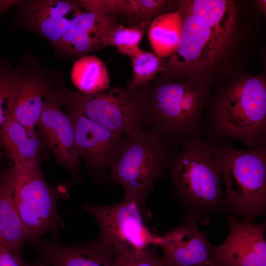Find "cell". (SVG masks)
I'll return each instance as SVG.
<instances>
[{"instance_id": "10", "label": "cell", "mask_w": 266, "mask_h": 266, "mask_svg": "<svg viewBox=\"0 0 266 266\" xmlns=\"http://www.w3.org/2000/svg\"><path fill=\"white\" fill-rule=\"evenodd\" d=\"M11 27L37 34L54 47L76 13L77 0H20Z\"/></svg>"}, {"instance_id": "27", "label": "cell", "mask_w": 266, "mask_h": 266, "mask_svg": "<svg viewBox=\"0 0 266 266\" xmlns=\"http://www.w3.org/2000/svg\"><path fill=\"white\" fill-rule=\"evenodd\" d=\"M147 25L143 24L127 27L119 24L111 33L110 46L115 47L120 53L127 55L131 50L139 47Z\"/></svg>"}, {"instance_id": "12", "label": "cell", "mask_w": 266, "mask_h": 266, "mask_svg": "<svg viewBox=\"0 0 266 266\" xmlns=\"http://www.w3.org/2000/svg\"><path fill=\"white\" fill-rule=\"evenodd\" d=\"M66 109L74 128L79 157L94 170L102 172L109 168L124 144L123 134L95 123L76 109Z\"/></svg>"}, {"instance_id": "1", "label": "cell", "mask_w": 266, "mask_h": 266, "mask_svg": "<svg viewBox=\"0 0 266 266\" xmlns=\"http://www.w3.org/2000/svg\"><path fill=\"white\" fill-rule=\"evenodd\" d=\"M141 88L149 131L166 142L200 137L201 89L177 81H150Z\"/></svg>"}, {"instance_id": "25", "label": "cell", "mask_w": 266, "mask_h": 266, "mask_svg": "<svg viewBox=\"0 0 266 266\" xmlns=\"http://www.w3.org/2000/svg\"><path fill=\"white\" fill-rule=\"evenodd\" d=\"M14 68L6 58H0V127L11 115L14 93Z\"/></svg>"}, {"instance_id": "16", "label": "cell", "mask_w": 266, "mask_h": 266, "mask_svg": "<svg viewBox=\"0 0 266 266\" xmlns=\"http://www.w3.org/2000/svg\"><path fill=\"white\" fill-rule=\"evenodd\" d=\"M162 236L158 246L166 266H217L213 258L214 246L195 222L174 228Z\"/></svg>"}, {"instance_id": "9", "label": "cell", "mask_w": 266, "mask_h": 266, "mask_svg": "<svg viewBox=\"0 0 266 266\" xmlns=\"http://www.w3.org/2000/svg\"><path fill=\"white\" fill-rule=\"evenodd\" d=\"M141 204L134 197L125 195L115 204L100 206L85 203L83 206L99 225L97 242L111 248L123 245L141 250L151 245L159 246L162 236L153 234L144 224Z\"/></svg>"}, {"instance_id": "2", "label": "cell", "mask_w": 266, "mask_h": 266, "mask_svg": "<svg viewBox=\"0 0 266 266\" xmlns=\"http://www.w3.org/2000/svg\"><path fill=\"white\" fill-rule=\"evenodd\" d=\"M209 121L215 137L242 141L249 149L264 146L266 138V87L252 77L239 82L223 97Z\"/></svg>"}, {"instance_id": "26", "label": "cell", "mask_w": 266, "mask_h": 266, "mask_svg": "<svg viewBox=\"0 0 266 266\" xmlns=\"http://www.w3.org/2000/svg\"><path fill=\"white\" fill-rule=\"evenodd\" d=\"M113 249L115 253L113 266H166L161 258L148 248L136 250L122 245Z\"/></svg>"}, {"instance_id": "31", "label": "cell", "mask_w": 266, "mask_h": 266, "mask_svg": "<svg viewBox=\"0 0 266 266\" xmlns=\"http://www.w3.org/2000/svg\"><path fill=\"white\" fill-rule=\"evenodd\" d=\"M1 244V237H0V245Z\"/></svg>"}, {"instance_id": "20", "label": "cell", "mask_w": 266, "mask_h": 266, "mask_svg": "<svg viewBox=\"0 0 266 266\" xmlns=\"http://www.w3.org/2000/svg\"><path fill=\"white\" fill-rule=\"evenodd\" d=\"M38 131H31L12 116L0 127V145L15 163L38 160L43 145Z\"/></svg>"}, {"instance_id": "19", "label": "cell", "mask_w": 266, "mask_h": 266, "mask_svg": "<svg viewBox=\"0 0 266 266\" xmlns=\"http://www.w3.org/2000/svg\"><path fill=\"white\" fill-rule=\"evenodd\" d=\"M86 11L116 19L121 16L131 27L148 24L167 1L163 0H79Z\"/></svg>"}, {"instance_id": "4", "label": "cell", "mask_w": 266, "mask_h": 266, "mask_svg": "<svg viewBox=\"0 0 266 266\" xmlns=\"http://www.w3.org/2000/svg\"><path fill=\"white\" fill-rule=\"evenodd\" d=\"M126 134L109 168L108 180L121 185L125 195L142 204L155 181L169 166L171 156L167 142L149 130L139 129Z\"/></svg>"}, {"instance_id": "30", "label": "cell", "mask_w": 266, "mask_h": 266, "mask_svg": "<svg viewBox=\"0 0 266 266\" xmlns=\"http://www.w3.org/2000/svg\"><path fill=\"white\" fill-rule=\"evenodd\" d=\"M30 266H50L42 262L40 263H38L34 265H30Z\"/></svg>"}, {"instance_id": "23", "label": "cell", "mask_w": 266, "mask_h": 266, "mask_svg": "<svg viewBox=\"0 0 266 266\" xmlns=\"http://www.w3.org/2000/svg\"><path fill=\"white\" fill-rule=\"evenodd\" d=\"M71 81L78 91L92 94L109 87V76L106 65L95 55L79 57L72 66Z\"/></svg>"}, {"instance_id": "3", "label": "cell", "mask_w": 266, "mask_h": 266, "mask_svg": "<svg viewBox=\"0 0 266 266\" xmlns=\"http://www.w3.org/2000/svg\"><path fill=\"white\" fill-rule=\"evenodd\" d=\"M222 165L224 198L231 209L252 222L266 205V149H237L215 145Z\"/></svg>"}, {"instance_id": "29", "label": "cell", "mask_w": 266, "mask_h": 266, "mask_svg": "<svg viewBox=\"0 0 266 266\" xmlns=\"http://www.w3.org/2000/svg\"><path fill=\"white\" fill-rule=\"evenodd\" d=\"M20 0H0V19L2 16L11 8L17 6Z\"/></svg>"}, {"instance_id": "5", "label": "cell", "mask_w": 266, "mask_h": 266, "mask_svg": "<svg viewBox=\"0 0 266 266\" xmlns=\"http://www.w3.org/2000/svg\"><path fill=\"white\" fill-rule=\"evenodd\" d=\"M181 150L171 156L169 166L178 191L189 202L204 207L216 206L224 199L222 165L215 145L200 137L184 140Z\"/></svg>"}, {"instance_id": "7", "label": "cell", "mask_w": 266, "mask_h": 266, "mask_svg": "<svg viewBox=\"0 0 266 266\" xmlns=\"http://www.w3.org/2000/svg\"><path fill=\"white\" fill-rule=\"evenodd\" d=\"M12 173L15 201L28 240L34 242L43 233L62 228L56 204L66 194L47 184L38 160L14 164Z\"/></svg>"}, {"instance_id": "17", "label": "cell", "mask_w": 266, "mask_h": 266, "mask_svg": "<svg viewBox=\"0 0 266 266\" xmlns=\"http://www.w3.org/2000/svg\"><path fill=\"white\" fill-rule=\"evenodd\" d=\"M34 242L43 262L50 266H113V248L97 242L72 245L38 239Z\"/></svg>"}, {"instance_id": "14", "label": "cell", "mask_w": 266, "mask_h": 266, "mask_svg": "<svg viewBox=\"0 0 266 266\" xmlns=\"http://www.w3.org/2000/svg\"><path fill=\"white\" fill-rule=\"evenodd\" d=\"M114 18L80 11L76 13L53 47L61 57H82L110 46V37L119 25Z\"/></svg>"}, {"instance_id": "13", "label": "cell", "mask_w": 266, "mask_h": 266, "mask_svg": "<svg viewBox=\"0 0 266 266\" xmlns=\"http://www.w3.org/2000/svg\"><path fill=\"white\" fill-rule=\"evenodd\" d=\"M59 87L46 97L36 127L43 144L52 151L57 164L76 172L80 157L73 125L62 109L58 95Z\"/></svg>"}, {"instance_id": "6", "label": "cell", "mask_w": 266, "mask_h": 266, "mask_svg": "<svg viewBox=\"0 0 266 266\" xmlns=\"http://www.w3.org/2000/svg\"><path fill=\"white\" fill-rule=\"evenodd\" d=\"M62 107L76 109L95 123L128 134L146 127L141 87L112 88L86 94L64 86L58 90Z\"/></svg>"}, {"instance_id": "15", "label": "cell", "mask_w": 266, "mask_h": 266, "mask_svg": "<svg viewBox=\"0 0 266 266\" xmlns=\"http://www.w3.org/2000/svg\"><path fill=\"white\" fill-rule=\"evenodd\" d=\"M179 9L183 19L181 35L164 71H177L210 61L225 39L192 15Z\"/></svg>"}, {"instance_id": "21", "label": "cell", "mask_w": 266, "mask_h": 266, "mask_svg": "<svg viewBox=\"0 0 266 266\" xmlns=\"http://www.w3.org/2000/svg\"><path fill=\"white\" fill-rule=\"evenodd\" d=\"M182 26L179 9L160 14L154 19L148 29V37L156 55L163 59L172 55L179 42Z\"/></svg>"}, {"instance_id": "11", "label": "cell", "mask_w": 266, "mask_h": 266, "mask_svg": "<svg viewBox=\"0 0 266 266\" xmlns=\"http://www.w3.org/2000/svg\"><path fill=\"white\" fill-rule=\"evenodd\" d=\"M229 233L214 246L213 258L217 266H266L265 225L229 218Z\"/></svg>"}, {"instance_id": "24", "label": "cell", "mask_w": 266, "mask_h": 266, "mask_svg": "<svg viewBox=\"0 0 266 266\" xmlns=\"http://www.w3.org/2000/svg\"><path fill=\"white\" fill-rule=\"evenodd\" d=\"M127 55L131 60L133 68L132 78L128 87L141 88L153 80L155 75L165 68L166 62L164 59L139 47L130 51Z\"/></svg>"}, {"instance_id": "28", "label": "cell", "mask_w": 266, "mask_h": 266, "mask_svg": "<svg viewBox=\"0 0 266 266\" xmlns=\"http://www.w3.org/2000/svg\"><path fill=\"white\" fill-rule=\"evenodd\" d=\"M0 266H30L22 258L15 256L7 247L0 245Z\"/></svg>"}, {"instance_id": "22", "label": "cell", "mask_w": 266, "mask_h": 266, "mask_svg": "<svg viewBox=\"0 0 266 266\" xmlns=\"http://www.w3.org/2000/svg\"><path fill=\"white\" fill-rule=\"evenodd\" d=\"M181 10L190 14L223 37L228 35L233 19L232 2L226 0L183 2Z\"/></svg>"}, {"instance_id": "8", "label": "cell", "mask_w": 266, "mask_h": 266, "mask_svg": "<svg viewBox=\"0 0 266 266\" xmlns=\"http://www.w3.org/2000/svg\"><path fill=\"white\" fill-rule=\"evenodd\" d=\"M12 117L28 130H35L46 97L64 85L62 74L43 64L33 54H24L13 69Z\"/></svg>"}, {"instance_id": "18", "label": "cell", "mask_w": 266, "mask_h": 266, "mask_svg": "<svg viewBox=\"0 0 266 266\" xmlns=\"http://www.w3.org/2000/svg\"><path fill=\"white\" fill-rule=\"evenodd\" d=\"M0 245L22 258L28 237L15 201L12 166L0 170Z\"/></svg>"}]
</instances>
